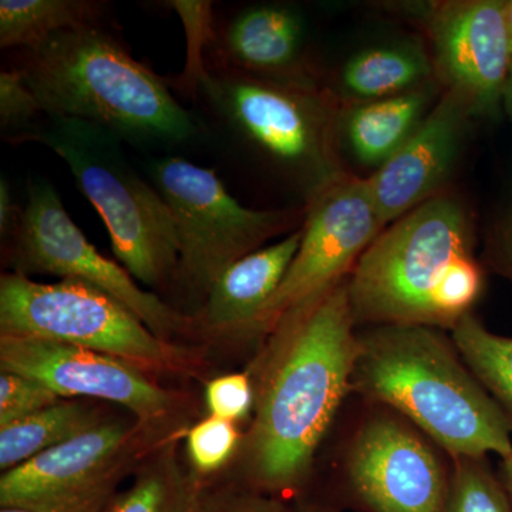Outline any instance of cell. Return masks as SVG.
<instances>
[{
  "label": "cell",
  "mask_w": 512,
  "mask_h": 512,
  "mask_svg": "<svg viewBox=\"0 0 512 512\" xmlns=\"http://www.w3.org/2000/svg\"><path fill=\"white\" fill-rule=\"evenodd\" d=\"M355 323L343 281L276 326L245 456L256 487L291 490L305 478L353 383L360 352Z\"/></svg>",
  "instance_id": "6da1fadb"
},
{
  "label": "cell",
  "mask_w": 512,
  "mask_h": 512,
  "mask_svg": "<svg viewBox=\"0 0 512 512\" xmlns=\"http://www.w3.org/2000/svg\"><path fill=\"white\" fill-rule=\"evenodd\" d=\"M474 245L473 215L451 192L393 222L363 252L350 276L356 322L453 329L483 292Z\"/></svg>",
  "instance_id": "7a4b0ae2"
},
{
  "label": "cell",
  "mask_w": 512,
  "mask_h": 512,
  "mask_svg": "<svg viewBox=\"0 0 512 512\" xmlns=\"http://www.w3.org/2000/svg\"><path fill=\"white\" fill-rule=\"evenodd\" d=\"M46 117L89 121L141 148L171 150L200 136L167 83L97 25L23 50L16 66Z\"/></svg>",
  "instance_id": "3957f363"
},
{
  "label": "cell",
  "mask_w": 512,
  "mask_h": 512,
  "mask_svg": "<svg viewBox=\"0 0 512 512\" xmlns=\"http://www.w3.org/2000/svg\"><path fill=\"white\" fill-rule=\"evenodd\" d=\"M353 383L456 458L512 456L510 420L429 326L383 325L360 339Z\"/></svg>",
  "instance_id": "277c9868"
},
{
  "label": "cell",
  "mask_w": 512,
  "mask_h": 512,
  "mask_svg": "<svg viewBox=\"0 0 512 512\" xmlns=\"http://www.w3.org/2000/svg\"><path fill=\"white\" fill-rule=\"evenodd\" d=\"M222 131L298 185L306 200L345 177L338 103L313 77L269 79L207 70L198 89Z\"/></svg>",
  "instance_id": "5b68a950"
},
{
  "label": "cell",
  "mask_w": 512,
  "mask_h": 512,
  "mask_svg": "<svg viewBox=\"0 0 512 512\" xmlns=\"http://www.w3.org/2000/svg\"><path fill=\"white\" fill-rule=\"evenodd\" d=\"M62 158L106 224L111 248L128 274L150 288L173 282L178 237L173 212L131 164L124 141L89 121L46 117L23 138Z\"/></svg>",
  "instance_id": "8992f818"
},
{
  "label": "cell",
  "mask_w": 512,
  "mask_h": 512,
  "mask_svg": "<svg viewBox=\"0 0 512 512\" xmlns=\"http://www.w3.org/2000/svg\"><path fill=\"white\" fill-rule=\"evenodd\" d=\"M150 181L173 212L178 265L173 282L200 299L235 262L269 239L302 227V210H252L239 204L217 173L181 157L154 158Z\"/></svg>",
  "instance_id": "52a82bcc"
},
{
  "label": "cell",
  "mask_w": 512,
  "mask_h": 512,
  "mask_svg": "<svg viewBox=\"0 0 512 512\" xmlns=\"http://www.w3.org/2000/svg\"><path fill=\"white\" fill-rule=\"evenodd\" d=\"M0 333L96 350L138 369L180 363L177 348L157 338L126 305L74 279L40 284L19 272L2 275Z\"/></svg>",
  "instance_id": "ba28073f"
},
{
  "label": "cell",
  "mask_w": 512,
  "mask_h": 512,
  "mask_svg": "<svg viewBox=\"0 0 512 512\" xmlns=\"http://www.w3.org/2000/svg\"><path fill=\"white\" fill-rule=\"evenodd\" d=\"M10 239V261L19 274H49L96 286L136 313L165 342L194 328L192 318L156 293L143 291L123 265L101 255L74 224L55 187L43 178L30 180L28 202Z\"/></svg>",
  "instance_id": "9c48e42d"
},
{
  "label": "cell",
  "mask_w": 512,
  "mask_h": 512,
  "mask_svg": "<svg viewBox=\"0 0 512 512\" xmlns=\"http://www.w3.org/2000/svg\"><path fill=\"white\" fill-rule=\"evenodd\" d=\"M301 247L247 335L274 332L288 313L345 281L383 231L366 178L345 177L305 202Z\"/></svg>",
  "instance_id": "30bf717a"
},
{
  "label": "cell",
  "mask_w": 512,
  "mask_h": 512,
  "mask_svg": "<svg viewBox=\"0 0 512 512\" xmlns=\"http://www.w3.org/2000/svg\"><path fill=\"white\" fill-rule=\"evenodd\" d=\"M133 443V427L124 421H101L5 471L0 478V507L100 512L116 495Z\"/></svg>",
  "instance_id": "8fae6325"
},
{
  "label": "cell",
  "mask_w": 512,
  "mask_h": 512,
  "mask_svg": "<svg viewBox=\"0 0 512 512\" xmlns=\"http://www.w3.org/2000/svg\"><path fill=\"white\" fill-rule=\"evenodd\" d=\"M430 37L431 62L443 90L456 94L473 117L504 110L512 50L503 0H447L416 6Z\"/></svg>",
  "instance_id": "7c38bea8"
},
{
  "label": "cell",
  "mask_w": 512,
  "mask_h": 512,
  "mask_svg": "<svg viewBox=\"0 0 512 512\" xmlns=\"http://www.w3.org/2000/svg\"><path fill=\"white\" fill-rule=\"evenodd\" d=\"M0 366L46 384L64 400L84 397L119 404L143 424L174 409L173 394L148 380L141 369L96 350L0 336Z\"/></svg>",
  "instance_id": "4fadbf2b"
},
{
  "label": "cell",
  "mask_w": 512,
  "mask_h": 512,
  "mask_svg": "<svg viewBox=\"0 0 512 512\" xmlns=\"http://www.w3.org/2000/svg\"><path fill=\"white\" fill-rule=\"evenodd\" d=\"M349 477L375 512H443L448 488L439 457L423 437L392 416L367 421L353 441Z\"/></svg>",
  "instance_id": "5bb4252c"
},
{
  "label": "cell",
  "mask_w": 512,
  "mask_h": 512,
  "mask_svg": "<svg viewBox=\"0 0 512 512\" xmlns=\"http://www.w3.org/2000/svg\"><path fill=\"white\" fill-rule=\"evenodd\" d=\"M473 119L460 97L443 90L416 133L366 178L383 229L444 192Z\"/></svg>",
  "instance_id": "9a60e30c"
},
{
  "label": "cell",
  "mask_w": 512,
  "mask_h": 512,
  "mask_svg": "<svg viewBox=\"0 0 512 512\" xmlns=\"http://www.w3.org/2000/svg\"><path fill=\"white\" fill-rule=\"evenodd\" d=\"M301 241L302 227L229 266L212 285L192 325L214 335L247 336L284 281Z\"/></svg>",
  "instance_id": "2e32d148"
},
{
  "label": "cell",
  "mask_w": 512,
  "mask_h": 512,
  "mask_svg": "<svg viewBox=\"0 0 512 512\" xmlns=\"http://www.w3.org/2000/svg\"><path fill=\"white\" fill-rule=\"evenodd\" d=\"M305 25L289 6L242 10L224 33L220 66L269 79L312 77L303 59Z\"/></svg>",
  "instance_id": "e0dca14e"
},
{
  "label": "cell",
  "mask_w": 512,
  "mask_h": 512,
  "mask_svg": "<svg viewBox=\"0 0 512 512\" xmlns=\"http://www.w3.org/2000/svg\"><path fill=\"white\" fill-rule=\"evenodd\" d=\"M433 84L399 96L353 103L340 113V134L353 157L379 170L416 133L433 109Z\"/></svg>",
  "instance_id": "ac0fdd59"
},
{
  "label": "cell",
  "mask_w": 512,
  "mask_h": 512,
  "mask_svg": "<svg viewBox=\"0 0 512 512\" xmlns=\"http://www.w3.org/2000/svg\"><path fill=\"white\" fill-rule=\"evenodd\" d=\"M431 56L417 43L370 47L350 57L340 73L346 100L365 103L413 92L433 84Z\"/></svg>",
  "instance_id": "d6986e66"
},
{
  "label": "cell",
  "mask_w": 512,
  "mask_h": 512,
  "mask_svg": "<svg viewBox=\"0 0 512 512\" xmlns=\"http://www.w3.org/2000/svg\"><path fill=\"white\" fill-rule=\"evenodd\" d=\"M205 501L200 478L185 473L170 446L144 463L133 485L100 512H204Z\"/></svg>",
  "instance_id": "ffe728a7"
},
{
  "label": "cell",
  "mask_w": 512,
  "mask_h": 512,
  "mask_svg": "<svg viewBox=\"0 0 512 512\" xmlns=\"http://www.w3.org/2000/svg\"><path fill=\"white\" fill-rule=\"evenodd\" d=\"M99 412L79 400H60L32 416L0 427V468L26 463L37 454L86 433L101 423Z\"/></svg>",
  "instance_id": "44dd1931"
},
{
  "label": "cell",
  "mask_w": 512,
  "mask_h": 512,
  "mask_svg": "<svg viewBox=\"0 0 512 512\" xmlns=\"http://www.w3.org/2000/svg\"><path fill=\"white\" fill-rule=\"evenodd\" d=\"M103 6L89 0H2L0 47L33 49L57 33L97 25Z\"/></svg>",
  "instance_id": "7402d4cb"
},
{
  "label": "cell",
  "mask_w": 512,
  "mask_h": 512,
  "mask_svg": "<svg viewBox=\"0 0 512 512\" xmlns=\"http://www.w3.org/2000/svg\"><path fill=\"white\" fill-rule=\"evenodd\" d=\"M453 343L512 426V338L490 332L467 313L454 325Z\"/></svg>",
  "instance_id": "603a6c76"
},
{
  "label": "cell",
  "mask_w": 512,
  "mask_h": 512,
  "mask_svg": "<svg viewBox=\"0 0 512 512\" xmlns=\"http://www.w3.org/2000/svg\"><path fill=\"white\" fill-rule=\"evenodd\" d=\"M484 458H456L448 512H512L503 483Z\"/></svg>",
  "instance_id": "cb8c5ba5"
},
{
  "label": "cell",
  "mask_w": 512,
  "mask_h": 512,
  "mask_svg": "<svg viewBox=\"0 0 512 512\" xmlns=\"http://www.w3.org/2000/svg\"><path fill=\"white\" fill-rule=\"evenodd\" d=\"M43 114L39 100L16 67L0 73V130L8 143L22 144Z\"/></svg>",
  "instance_id": "d4e9b609"
},
{
  "label": "cell",
  "mask_w": 512,
  "mask_h": 512,
  "mask_svg": "<svg viewBox=\"0 0 512 512\" xmlns=\"http://www.w3.org/2000/svg\"><path fill=\"white\" fill-rule=\"evenodd\" d=\"M239 433L232 421L210 416L195 424L187 436V451L197 474H212L237 451Z\"/></svg>",
  "instance_id": "484cf974"
},
{
  "label": "cell",
  "mask_w": 512,
  "mask_h": 512,
  "mask_svg": "<svg viewBox=\"0 0 512 512\" xmlns=\"http://www.w3.org/2000/svg\"><path fill=\"white\" fill-rule=\"evenodd\" d=\"M60 400L62 397L50 387L32 377L3 369L0 373V427L32 416Z\"/></svg>",
  "instance_id": "4316f807"
},
{
  "label": "cell",
  "mask_w": 512,
  "mask_h": 512,
  "mask_svg": "<svg viewBox=\"0 0 512 512\" xmlns=\"http://www.w3.org/2000/svg\"><path fill=\"white\" fill-rule=\"evenodd\" d=\"M205 403L211 416L235 421L244 419L254 404V389L244 373H232L212 379L205 387Z\"/></svg>",
  "instance_id": "83f0119b"
},
{
  "label": "cell",
  "mask_w": 512,
  "mask_h": 512,
  "mask_svg": "<svg viewBox=\"0 0 512 512\" xmlns=\"http://www.w3.org/2000/svg\"><path fill=\"white\" fill-rule=\"evenodd\" d=\"M490 255L495 268L512 281V197L491 231Z\"/></svg>",
  "instance_id": "f1b7e54d"
},
{
  "label": "cell",
  "mask_w": 512,
  "mask_h": 512,
  "mask_svg": "<svg viewBox=\"0 0 512 512\" xmlns=\"http://www.w3.org/2000/svg\"><path fill=\"white\" fill-rule=\"evenodd\" d=\"M204 512H281L275 504L255 495H217L205 501Z\"/></svg>",
  "instance_id": "f546056e"
},
{
  "label": "cell",
  "mask_w": 512,
  "mask_h": 512,
  "mask_svg": "<svg viewBox=\"0 0 512 512\" xmlns=\"http://www.w3.org/2000/svg\"><path fill=\"white\" fill-rule=\"evenodd\" d=\"M22 211L13 202L12 190L6 177L0 178V234L3 238H12L18 228Z\"/></svg>",
  "instance_id": "4dcf8cb0"
},
{
  "label": "cell",
  "mask_w": 512,
  "mask_h": 512,
  "mask_svg": "<svg viewBox=\"0 0 512 512\" xmlns=\"http://www.w3.org/2000/svg\"><path fill=\"white\" fill-rule=\"evenodd\" d=\"M500 480L512 504V456L501 458Z\"/></svg>",
  "instance_id": "1f68e13d"
},
{
  "label": "cell",
  "mask_w": 512,
  "mask_h": 512,
  "mask_svg": "<svg viewBox=\"0 0 512 512\" xmlns=\"http://www.w3.org/2000/svg\"><path fill=\"white\" fill-rule=\"evenodd\" d=\"M504 111L512 120V66L510 77H508L507 87H505Z\"/></svg>",
  "instance_id": "d6a6232c"
},
{
  "label": "cell",
  "mask_w": 512,
  "mask_h": 512,
  "mask_svg": "<svg viewBox=\"0 0 512 512\" xmlns=\"http://www.w3.org/2000/svg\"><path fill=\"white\" fill-rule=\"evenodd\" d=\"M504 19L507 25L508 37H510L512 50V0H503Z\"/></svg>",
  "instance_id": "836d02e7"
},
{
  "label": "cell",
  "mask_w": 512,
  "mask_h": 512,
  "mask_svg": "<svg viewBox=\"0 0 512 512\" xmlns=\"http://www.w3.org/2000/svg\"><path fill=\"white\" fill-rule=\"evenodd\" d=\"M0 512H35L22 507H0Z\"/></svg>",
  "instance_id": "e575fe53"
}]
</instances>
